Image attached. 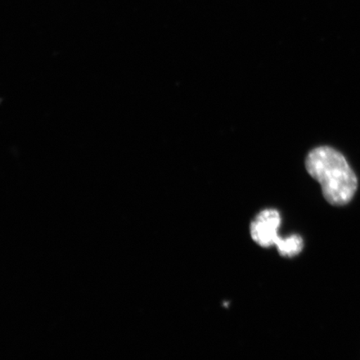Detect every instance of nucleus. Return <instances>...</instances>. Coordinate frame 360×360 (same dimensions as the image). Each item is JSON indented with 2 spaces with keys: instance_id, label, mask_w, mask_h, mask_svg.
Segmentation results:
<instances>
[{
  "instance_id": "obj_2",
  "label": "nucleus",
  "mask_w": 360,
  "mask_h": 360,
  "mask_svg": "<svg viewBox=\"0 0 360 360\" xmlns=\"http://www.w3.org/2000/svg\"><path fill=\"white\" fill-rule=\"evenodd\" d=\"M281 224V214L276 210L261 211L250 224L251 237L261 247L276 245L278 253L283 257H295L303 250L302 238L297 235L287 238L278 236Z\"/></svg>"
},
{
  "instance_id": "obj_1",
  "label": "nucleus",
  "mask_w": 360,
  "mask_h": 360,
  "mask_svg": "<svg viewBox=\"0 0 360 360\" xmlns=\"http://www.w3.org/2000/svg\"><path fill=\"white\" fill-rule=\"evenodd\" d=\"M305 166L310 176L321 184L323 195L330 205L342 206L352 200L358 179L339 151L328 146L314 148L306 158Z\"/></svg>"
}]
</instances>
